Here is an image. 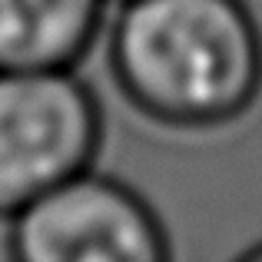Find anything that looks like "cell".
Segmentation results:
<instances>
[{"instance_id": "4", "label": "cell", "mask_w": 262, "mask_h": 262, "mask_svg": "<svg viewBox=\"0 0 262 262\" xmlns=\"http://www.w3.org/2000/svg\"><path fill=\"white\" fill-rule=\"evenodd\" d=\"M103 20L106 0H0V70H73Z\"/></svg>"}, {"instance_id": "2", "label": "cell", "mask_w": 262, "mask_h": 262, "mask_svg": "<svg viewBox=\"0 0 262 262\" xmlns=\"http://www.w3.org/2000/svg\"><path fill=\"white\" fill-rule=\"evenodd\" d=\"M103 106L73 70H0V219L93 166Z\"/></svg>"}, {"instance_id": "5", "label": "cell", "mask_w": 262, "mask_h": 262, "mask_svg": "<svg viewBox=\"0 0 262 262\" xmlns=\"http://www.w3.org/2000/svg\"><path fill=\"white\" fill-rule=\"evenodd\" d=\"M239 259H246V262H262V243H252Z\"/></svg>"}, {"instance_id": "3", "label": "cell", "mask_w": 262, "mask_h": 262, "mask_svg": "<svg viewBox=\"0 0 262 262\" xmlns=\"http://www.w3.org/2000/svg\"><path fill=\"white\" fill-rule=\"evenodd\" d=\"M17 262H166L173 243L160 212L129 183L93 166L47 189L7 219Z\"/></svg>"}, {"instance_id": "1", "label": "cell", "mask_w": 262, "mask_h": 262, "mask_svg": "<svg viewBox=\"0 0 262 262\" xmlns=\"http://www.w3.org/2000/svg\"><path fill=\"white\" fill-rule=\"evenodd\" d=\"M106 67L140 116L169 129H216L262 93V27L246 0H123Z\"/></svg>"}]
</instances>
